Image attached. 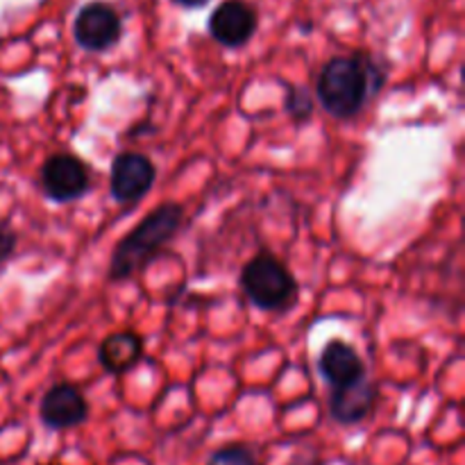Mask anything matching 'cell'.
I'll return each mask as SVG.
<instances>
[{
    "mask_svg": "<svg viewBox=\"0 0 465 465\" xmlns=\"http://www.w3.org/2000/svg\"><path fill=\"white\" fill-rule=\"evenodd\" d=\"M386 73L366 53L334 57L322 66L316 82V98L330 116L354 118L371 98L380 94Z\"/></svg>",
    "mask_w": 465,
    "mask_h": 465,
    "instance_id": "6da1fadb",
    "label": "cell"
},
{
    "mask_svg": "<svg viewBox=\"0 0 465 465\" xmlns=\"http://www.w3.org/2000/svg\"><path fill=\"white\" fill-rule=\"evenodd\" d=\"M184 221V209L177 203L159 204L150 212L121 243L116 245L109 262V280H127L136 275L143 266H148L159 250L175 239L177 230Z\"/></svg>",
    "mask_w": 465,
    "mask_h": 465,
    "instance_id": "7a4b0ae2",
    "label": "cell"
},
{
    "mask_svg": "<svg viewBox=\"0 0 465 465\" xmlns=\"http://www.w3.org/2000/svg\"><path fill=\"white\" fill-rule=\"evenodd\" d=\"M241 289L254 307L263 312H282L298 298V280L284 262L262 250L241 271Z\"/></svg>",
    "mask_w": 465,
    "mask_h": 465,
    "instance_id": "3957f363",
    "label": "cell"
},
{
    "mask_svg": "<svg viewBox=\"0 0 465 465\" xmlns=\"http://www.w3.org/2000/svg\"><path fill=\"white\" fill-rule=\"evenodd\" d=\"M41 186L53 203H73L89 191V168L75 154L57 153L41 166Z\"/></svg>",
    "mask_w": 465,
    "mask_h": 465,
    "instance_id": "277c9868",
    "label": "cell"
},
{
    "mask_svg": "<svg viewBox=\"0 0 465 465\" xmlns=\"http://www.w3.org/2000/svg\"><path fill=\"white\" fill-rule=\"evenodd\" d=\"M123 35L121 16L107 3H89L77 12L73 36L89 53H104L114 48Z\"/></svg>",
    "mask_w": 465,
    "mask_h": 465,
    "instance_id": "5b68a950",
    "label": "cell"
},
{
    "mask_svg": "<svg viewBox=\"0 0 465 465\" xmlns=\"http://www.w3.org/2000/svg\"><path fill=\"white\" fill-rule=\"evenodd\" d=\"M259 25L257 12L245 0H225L212 12L207 23L209 35L225 48H241L254 36Z\"/></svg>",
    "mask_w": 465,
    "mask_h": 465,
    "instance_id": "8992f818",
    "label": "cell"
},
{
    "mask_svg": "<svg viewBox=\"0 0 465 465\" xmlns=\"http://www.w3.org/2000/svg\"><path fill=\"white\" fill-rule=\"evenodd\" d=\"M154 163L141 153H121L114 157L112 177V195L123 204L139 203L154 184Z\"/></svg>",
    "mask_w": 465,
    "mask_h": 465,
    "instance_id": "52a82bcc",
    "label": "cell"
},
{
    "mask_svg": "<svg viewBox=\"0 0 465 465\" xmlns=\"http://www.w3.org/2000/svg\"><path fill=\"white\" fill-rule=\"evenodd\" d=\"M39 416L50 430H73L89 418V402L77 386L54 384L41 400Z\"/></svg>",
    "mask_w": 465,
    "mask_h": 465,
    "instance_id": "ba28073f",
    "label": "cell"
},
{
    "mask_svg": "<svg viewBox=\"0 0 465 465\" xmlns=\"http://www.w3.org/2000/svg\"><path fill=\"white\" fill-rule=\"evenodd\" d=\"M318 371L331 389H343L366 377V366L352 345L345 341H330L318 359Z\"/></svg>",
    "mask_w": 465,
    "mask_h": 465,
    "instance_id": "9c48e42d",
    "label": "cell"
},
{
    "mask_svg": "<svg viewBox=\"0 0 465 465\" xmlns=\"http://www.w3.org/2000/svg\"><path fill=\"white\" fill-rule=\"evenodd\" d=\"M377 389L368 377L354 381V384L343 386V389H331L330 413L341 425H357L371 416L375 407Z\"/></svg>",
    "mask_w": 465,
    "mask_h": 465,
    "instance_id": "30bf717a",
    "label": "cell"
},
{
    "mask_svg": "<svg viewBox=\"0 0 465 465\" xmlns=\"http://www.w3.org/2000/svg\"><path fill=\"white\" fill-rule=\"evenodd\" d=\"M143 357V339L134 331H114L100 343L98 361L112 375L132 371Z\"/></svg>",
    "mask_w": 465,
    "mask_h": 465,
    "instance_id": "8fae6325",
    "label": "cell"
},
{
    "mask_svg": "<svg viewBox=\"0 0 465 465\" xmlns=\"http://www.w3.org/2000/svg\"><path fill=\"white\" fill-rule=\"evenodd\" d=\"M284 109L289 112V116L295 123H304L312 118L316 103H313V95L307 86L289 84L286 86V98H284Z\"/></svg>",
    "mask_w": 465,
    "mask_h": 465,
    "instance_id": "7c38bea8",
    "label": "cell"
},
{
    "mask_svg": "<svg viewBox=\"0 0 465 465\" xmlns=\"http://www.w3.org/2000/svg\"><path fill=\"white\" fill-rule=\"evenodd\" d=\"M207 465H259V461L248 445L232 443L216 450V452L212 454V459L207 461Z\"/></svg>",
    "mask_w": 465,
    "mask_h": 465,
    "instance_id": "4fadbf2b",
    "label": "cell"
},
{
    "mask_svg": "<svg viewBox=\"0 0 465 465\" xmlns=\"http://www.w3.org/2000/svg\"><path fill=\"white\" fill-rule=\"evenodd\" d=\"M16 250V234L14 232H0V263L7 262Z\"/></svg>",
    "mask_w": 465,
    "mask_h": 465,
    "instance_id": "5bb4252c",
    "label": "cell"
},
{
    "mask_svg": "<svg viewBox=\"0 0 465 465\" xmlns=\"http://www.w3.org/2000/svg\"><path fill=\"white\" fill-rule=\"evenodd\" d=\"M175 5H180V7H186V9H200L204 7L207 3H212V0H173Z\"/></svg>",
    "mask_w": 465,
    "mask_h": 465,
    "instance_id": "9a60e30c",
    "label": "cell"
}]
</instances>
